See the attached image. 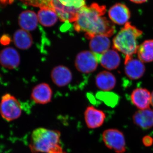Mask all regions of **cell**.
I'll return each mask as SVG.
<instances>
[{
  "instance_id": "1",
  "label": "cell",
  "mask_w": 153,
  "mask_h": 153,
  "mask_svg": "<svg viewBox=\"0 0 153 153\" xmlns=\"http://www.w3.org/2000/svg\"><path fill=\"white\" fill-rule=\"evenodd\" d=\"M106 12V6L97 3L84 6L74 22V30L85 33V37L89 40L97 35L111 37L115 33V27L113 22L103 16Z\"/></svg>"
},
{
  "instance_id": "2",
  "label": "cell",
  "mask_w": 153,
  "mask_h": 153,
  "mask_svg": "<svg viewBox=\"0 0 153 153\" xmlns=\"http://www.w3.org/2000/svg\"><path fill=\"white\" fill-rule=\"evenodd\" d=\"M60 137L57 130L36 128L31 135V150L35 153H66L60 144Z\"/></svg>"
},
{
  "instance_id": "3",
  "label": "cell",
  "mask_w": 153,
  "mask_h": 153,
  "mask_svg": "<svg viewBox=\"0 0 153 153\" xmlns=\"http://www.w3.org/2000/svg\"><path fill=\"white\" fill-rule=\"evenodd\" d=\"M142 35V31L128 22L114 38V49L125 55V61H127L137 53V39Z\"/></svg>"
},
{
  "instance_id": "4",
  "label": "cell",
  "mask_w": 153,
  "mask_h": 153,
  "mask_svg": "<svg viewBox=\"0 0 153 153\" xmlns=\"http://www.w3.org/2000/svg\"><path fill=\"white\" fill-rule=\"evenodd\" d=\"M52 6L60 21L70 23L76 21L85 0H52Z\"/></svg>"
},
{
  "instance_id": "5",
  "label": "cell",
  "mask_w": 153,
  "mask_h": 153,
  "mask_svg": "<svg viewBox=\"0 0 153 153\" xmlns=\"http://www.w3.org/2000/svg\"><path fill=\"white\" fill-rule=\"evenodd\" d=\"M0 114L2 117L7 121L19 118L22 114L20 102L13 96L6 94L1 98L0 103Z\"/></svg>"
},
{
  "instance_id": "6",
  "label": "cell",
  "mask_w": 153,
  "mask_h": 153,
  "mask_svg": "<svg viewBox=\"0 0 153 153\" xmlns=\"http://www.w3.org/2000/svg\"><path fill=\"white\" fill-rule=\"evenodd\" d=\"M105 145L117 153H123L126 151L125 138L123 134L117 129H108L102 133Z\"/></svg>"
},
{
  "instance_id": "7",
  "label": "cell",
  "mask_w": 153,
  "mask_h": 153,
  "mask_svg": "<svg viewBox=\"0 0 153 153\" xmlns=\"http://www.w3.org/2000/svg\"><path fill=\"white\" fill-rule=\"evenodd\" d=\"M99 63L96 55L92 52L84 51L76 55L75 66L78 71L84 73H90L97 69Z\"/></svg>"
},
{
  "instance_id": "8",
  "label": "cell",
  "mask_w": 153,
  "mask_h": 153,
  "mask_svg": "<svg viewBox=\"0 0 153 153\" xmlns=\"http://www.w3.org/2000/svg\"><path fill=\"white\" fill-rule=\"evenodd\" d=\"M108 16L114 24L125 25L130 19L131 12L128 7L122 3H116L110 8Z\"/></svg>"
},
{
  "instance_id": "9",
  "label": "cell",
  "mask_w": 153,
  "mask_h": 153,
  "mask_svg": "<svg viewBox=\"0 0 153 153\" xmlns=\"http://www.w3.org/2000/svg\"><path fill=\"white\" fill-rule=\"evenodd\" d=\"M84 117L87 127L90 129H95L102 125L106 115L102 111L97 109L93 106H89L85 109Z\"/></svg>"
},
{
  "instance_id": "10",
  "label": "cell",
  "mask_w": 153,
  "mask_h": 153,
  "mask_svg": "<svg viewBox=\"0 0 153 153\" xmlns=\"http://www.w3.org/2000/svg\"><path fill=\"white\" fill-rule=\"evenodd\" d=\"M20 63L19 52L13 47H7L0 52V64L10 69L18 67Z\"/></svg>"
},
{
  "instance_id": "11",
  "label": "cell",
  "mask_w": 153,
  "mask_h": 153,
  "mask_svg": "<svg viewBox=\"0 0 153 153\" xmlns=\"http://www.w3.org/2000/svg\"><path fill=\"white\" fill-rule=\"evenodd\" d=\"M52 91L48 84L41 83L33 88L31 99L37 104H46L51 101Z\"/></svg>"
},
{
  "instance_id": "12",
  "label": "cell",
  "mask_w": 153,
  "mask_h": 153,
  "mask_svg": "<svg viewBox=\"0 0 153 153\" xmlns=\"http://www.w3.org/2000/svg\"><path fill=\"white\" fill-rule=\"evenodd\" d=\"M131 99L134 105L138 109H147L151 104V94L146 88H137L132 92Z\"/></svg>"
},
{
  "instance_id": "13",
  "label": "cell",
  "mask_w": 153,
  "mask_h": 153,
  "mask_svg": "<svg viewBox=\"0 0 153 153\" xmlns=\"http://www.w3.org/2000/svg\"><path fill=\"white\" fill-rule=\"evenodd\" d=\"M52 81L57 86L63 87L68 85L72 78V73L66 66L60 65L56 66L51 72Z\"/></svg>"
},
{
  "instance_id": "14",
  "label": "cell",
  "mask_w": 153,
  "mask_h": 153,
  "mask_svg": "<svg viewBox=\"0 0 153 153\" xmlns=\"http://www.w3.org/2000/svg\"><path fill=\"white\" fill-rule=\"evenodd\" d=\"M125 65L126 75L130 79H139L144 74L145 66L143 62L140 60L131 58L125 61Z\"/></svg>"
},
{
  "instance_id": "15",
  "label": "cell",
  "mask_w": 153,
  "mask_h": 153,
  "mask_svg": "<svg viewBox=\"0 0 153 153\" xmlns=\"http://www.w3.org/2000/svg\"><path fill=\"white\" fill-rule=\"evenodd\" d=\"M111 42L108 37L103 35H97L90 39L89 47L91 52L94 53L97 59L105 52L109 50Z\"/></svg>"
},
{
  "instance_id": "16",
  "label": "cell",
  "mask_w": 153,
  "mask_h": 153,
  "mask_svg": "<svg viewBox=\"0 0 153 153\" xmlns=\"http://www.w3.org/2000/svg\"><path fill=\"white\" fill-rule=\"evenodd\" d=\"M134 123L144 129H148L153 126V110L151 108L140 110L133 116Z\"/></svg>"
},
{
  "instance_id": "17",
  "label": "cell",
  "mask_w": 153,
  "mask_h": 153,
  "mask_svg": "<svg viewBox=\"0 0 153 153\" xmlns=\"http://www.w3.org/2000/svg\"><path fill=\"white\" fill-rule=\"evenodd\" d=\"M99 63L108 70H114L117 68L120 64V58L116 50L110 49L100 56Z\"/></svg>"
},
{
  "instance_id": "18",
  "label": "cell",
  "mask_w": 153,
  "mask_h": 153,
  "mask_svg": "<svg viewBox=\"0 0 153 153\" xmlns=\"http://www.w3.org/2000/svg\"><path fill=\"white\" fill-rule=\"evenodd\" d=\"M38 19L36 13L33 11L22 12L19 18V24L22 29L27 31L35 30L38 26Z\"/></svg>"
},
{
  "instance_id": "19",
  "label": "cell",
  "mask_w": 153,
  "mask_h": 153,
  "mask_svg": "<svg viewBox=\"0 0 153 153\" xmlns=\"http://www.w3.org/2000/svg\"><path fill=\"white\" fill-rule=\"evenodd\" d=\"M95 82L99 89L108 91L114 88L116 83V79L112 73L107 71H102L97 75Z\"/></svg>"
},
{
  "instance_id": "20",
  "label": "cell",
  "mask_w": 153,
  "mask_h": 153,
  "mask_svg": "<svg viewBox=\"0 0 153 153\" xmlns=\"http://www.w3.org/2000/svg\"><path fill=\"white\" fill-rule=\"evenodd\" d=\"M13 41L15 46L19 49L25 50L30 48L33 44L32 36L28 31L20 29L14 34Z\"/></svg>"
},
{
  "instance_id": "21",
  "label": "cell",
  "mask_w": 153,
  "mask_h": 153,
  "mask_svg": "<svg viewBox=\"0 0 153 153\" xmlns=\"http://www.w3.org/2000/svg\"><path fill=\"white\" fill-rule=\"evenodd\" d=\"M138 57L143 63L153 61V40H146L138 46Z\"/></svg>"
},
{
  "instance_id": "22",
  "label": "cell",
  "mask_w": 153,
  "mask_h": 153,
  "mask_svg": "<svg viewBox=\"0 0 153 153\" xmlns=\"http://www.w3.org/2000/svg\"><path fill=\"white\" fill-rule=\"evenodd\" d=\"M38 21L45 27H50L56 24L58 16L52 9H41L38 13Z\"/></svg>"
},
{
  "instance_id": "23",
  "label": "cell",
  "mask_w": 153,
  "mask_h": 153,
  "mask_svg": "<svg viewBox=\"0 0 153 153\" xmlns=\"http://www.w3.org/2000/svg\"><path fill=\"white\" fill-rule=\"evenodd\" d=\"M27 5L39 7L41 9H53L52 0H20Z\"/></svg>"
},
{
  "instance_id": "24",
  "label": "cell",
  "mask_w": 153,
  "mask_h": 153,
  "mask_svg": "<svg viewBox=\"0 0 153 153\" xmlns=\"http://www.w3.org/2000/svg\"><path fill=\"white\" fill-rule=\"evenodd\" d=\"M99 96L102 100H103L108 106L113 107L118 102L119 97L114 93L104 92L101 93Z\"/></svg>"
},
{
  "instance_id": "25",
  "label": "cell",
  "mask_w": 153,
  "mask_h": 153,
  "mask_svg": "<svg viewBox=\"0 0 153 153\" xmlns=\"http://www.w3.org/2000/svg\"><path fill=\"white\" fill-rule=\"evenodd\" d=\"M11 42V38L8 35H3L0 38V43L2 45L6 46L8 45Z\"/></svg>"
},
{
  "instance_id": "26",
  "label": "cell",
  "mask_w": 153,
  "mask_h": 153,
  "mask_svg": "<svg viewBox=\"0 0 153 153\" xmlns=\"http://www.w3.org/2000/svg\"><path fill=\"white\" fill-rule=\"evenodd\" d=\"M143 143L146 147L151 146L153 143V139L149 136H146L143 138Z\"/></svg>"
},
{
  "instance_id": "27",
  "label": "cell",
  "mask_w": 153,
  "mask_h": 153,
  "mask_svg": "<svg viewBox=\"0 0 153 153\" xmlns=\"http://www.w3.org/2000/svg\"><path fill=\"white\" fill-rule=\"evenodd\" d=\"M130 1L135 4H140L146 2L148 0H130Z\"/></svg>"
},
{
  "instance_id": "28",
  "label": "cell",
  "mask_w": 153,
  "mask_h": 153,
  "mask_svg": "<svg viewBox=\"0 0 153 153\" xmlns=\"http://www.w3.org/2000/svg\"><path fill=\"white\" fill-rule=\"evenodd\" d=\"M13 1V0H0V2L3 4H11Z\"/></svg>"
},
{
  "instance_id": "29",
  "label": "cell",
  "mask_w": 153,
  "mask_h": 153,
  "mask_svg": "<svg viewBox=\"0 0 153 153\" xmlns=\"http://www.w3.org/2000/svg\"><path fill=\"white\" fill-rule=\"evenodd\" d=\"M151 104L153 107V91L152 93L151 94Z\"/></svg>"
}]
</instances>
